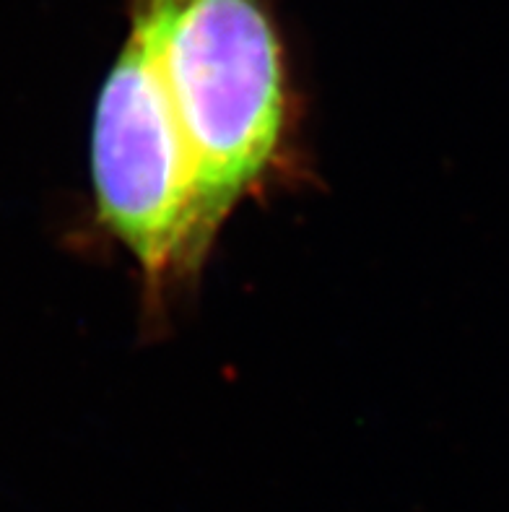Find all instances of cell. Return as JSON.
<instances>
[{
    "mask_svg": "<svg viewBox=\"0 0 509 512\" xmlns=\"http://www.w3.org/2000/svg\"><path fill=\"white\" fill-rule=\"evenodd\" d=\"M172 97L198 180L200 240L276 162L286 128L284 47L268 0H130Z\"/></svg>",
    "mask_w": 509,
    "mask_h": 512,
    "instance_id": "1",
    "label": "cell"
},
{
    "mask_svg": "<svg viewBox=\"0 0 509 512\" xmlns=\"http://www.w3.org/2000/svg\"><path fill=\"white\" fill-rule=\"evenodd\" d=\"M91 182L99 219L133 255L151 297L200 271L208 250L200 240L193 156L159 65L136 29L99 91Z\"/></svg>",
    "mask_w": 509,
    "mask_h": 512,
    "instance_id": "2",
    "label": "cell"
}]
</instances>
